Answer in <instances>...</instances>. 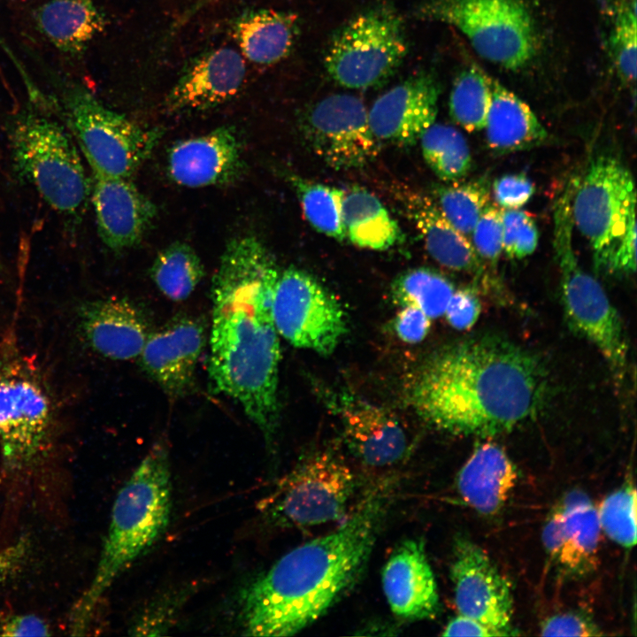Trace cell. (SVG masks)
I'll list each match as a JSON object with an SVG mask.
<instances>
[{"label":"cell","mask_w":637,"mask_h":637,"mask_svg":"<svg viewBox=\"0 0 637 637\" xmlns=\"http://www.w3.org/2000/svg\"><path fill=\"white\" fill-rule=\"evenodd\" d=\"M280 272L253 235L231 239L211 280L208 373L211 388L240 405L269 449L279 424L280 335L272 298Z\"/></svg>","instance_id":"obj_1"},{"label":"cell","mask_w":637,"mask_h":637,"mask_svg":"<svg viewBox=\"0 0 637 637\" xmlns=\"http://www.w3.org/2000/svg\"><path fill=\"white\" fill-rule=\"evenodd\" d=\"M548 394V372L537 356L491 334L434 350L405 385L406 401L418 418L457 435L509 432L537 417Z\"/></svg>","instance_id":"obj_2"},{"label":"cell","mask_w":637,"mask_h":637,"mask_svg":"<svg viewBox=\"0 0 637 637\" xmlns=\"http://www.w3.org/2000/svg\"><path fill=\"white\" fill-rule=\"evenodd\" d=\"M390 499L389 481L375 484L342 526L291 549L244 586L237 600L241 633L290 636L324 616L360 579Z\"/></svg>","instance_id":"obj_3"},{"label":"cell","mask_w":637,"mask_h":637,"mask_svg":"<svg viewBox=\"0 0 637 637\" xmlns=\"http://www.w3.org/2000/svg\"><path fill=\"white\" fill-rule=\"evenodd\" d=\"M171 510L169 453L163 442H156L115 498L94 575L71 611L73 635L85 633L117 578L165 532Z\"/></svg>","instance_id":"obj_4"},{"label":"cell","mask_w":637,"mask_h":637,"mask_svg":"<svg viewBox=\"0 0 637 637\" xmlns=\"http://www.w3.org/2000/svg\"><path fill=\"white\" fill-rule=\"evenodd\" d=\"M8 140L19 177L55 211L77 219L90 200L91 179L62 121L29 104L9 121Z\"/></svg>","instance_id":"obj_5"},{"label":"cell","mask_w":637,"mask_h":637,"mask_svg":"<svg viewBox=\"0 0 637 637\" xmlns=\"http://www.w3.org/2000/svg\"><path fill=\"white\" fill-rule=\"evenodd\" d=\"M58 112L92 176L129 179L150 156L162 136L99 101L77 82L61 85Z\"/></svg>","instance_id":"obj_6"},{"label":"cell","mask_w":637,"mask_h":637,"mask_svg":"<svg viewBox=\"0 0 637 637\" xmlns=\"http://www.w3.org/2000/svg\"><path fill=\"white\" fill-rule=\"evenodd\" d=\"M571 183L554 206L553 246L560 272L563 306L571 327L591 342L618 382L627 368V342L621 318L600 283L579 265L572 248Z\"/></svg>","instance_id":"obj_7"},{"label":"cell","mask_w":637,"mask_h":637,"mask_svg":"<svg viewBox=\"0 0 637 637\" xmlns=\"http://www.w3.org/2000/svg\"><path fill=\"white\" fill-rule=\"evenodd\" d=\"M357 477L334 452L303 455L259 503L262 516L275 526L305 528L342 519L357 490Z\"/></svg>","instance_id":"obj_8"},{"label":"cell","mask_w":637,"mask_h":637,"mask_svg":"<svg viewBox=\"0 0 637 637\" xmlns=\"http://www.w3.org/2000/svg\"><path fill=\"white\" fill-rule=\"evenodd\" d=\"M418 13L456 27L482 58L506 70L524 69L537 56L538 29L524 0H429Z\"/></svg>","instance_id":"obj_9"},{"label":"cell","mask_w":637,"mask_h":637,"mask_svg":"<svg viewBox=\"0 0 637 637\" xmlns=\"http://www.w3.org/2000/svg\"><path fill=\"white\" fill-rule=\"evenodd\" d=\"M50 391L35 363L9 346L0 353V453L4 468L23 470L45 450L53 426Z\"/></svg>","instance_id":"obj_10"},{"label":"cell","mask_w":637,"mask_h":637,"mask_svg":"<svg viewBox=\"0 0 637 637\" xmlns=\"http://www.w3.org/2000/svg\"><path fill=\"white\" fill-rule=\"evenodd\" d=\"M407 51L402 18L391 7L380 5L353 17L338 31L324 64L328 75L340 86L367 89L389 78Z\"/></svg>","instance_id":"obj_11"},{"label":"cell","mask_w":637,"mask_h":637,"mask_svg":"<svg viewBox=\"0 0 637 637\" xmlns=\"http://www.w3.org/2000/svg\"><path fill=\"white\" fill-rule=\"evenodd\" d=\"M631 173L616 157L599 156L588 165L572 199L573 224L588 241L596 270L606 271L614 249L635 219Z\"/></svg>","instance_id":"obj_12"},{"label":"cell","mask_w":637,"mask_h":637,"mask_svg":"<svg viewBox=\"0 0 637 637\" xmlns=\"http://www.w3.org/2000/svg\"><path fill=\"white\" fill-rule=\"evenodd\" d=\"M272 317L279 335L289 344L325 357L347 333L341 303L314 276L295 267L279 274Z\"/></svg>","instance_id":"obj_13"},{"label":"cell","mask_w":637,"mask_h":637,"mask_svg":"<svg viewBox=\"0 0 637 637\" xmlns=\"http://www.w3.org/2000/svg\"><path fill=\"white\" fill-rule=\"evenodd\" d=\"M339 420L349 451L363 464L383 468L403 462L411 451L408 433L389 410L344 388L316 387Z\"/></svg>","instance_id":"obj_14"},{"label":"cell","mask_w":637,"mask_h":637,"mask_svg":"<svg viewBox=\"0 0 637 637\" xmlns=\"http://www.w3.org/2000/svg\"><path fill=\"white\" fill-rule=\"evenodd\" d=\"M303 128L315 154L335 169L362 167L380 150L365 104L350 95H331L316 103Z\"/></svg>","instance_id":"obj_15"},{"label":"cell","mask_w":637,"mask_h":637,"mask_svg":"<svg viewBox=\"0 0 637 637\" xmlns=\"http://www.w3.org/2000/svg\"><path fill=\"white\" fill-rule=\"evenodd\" d=\"M450 578L459 614L489 625L503 636L518 634L512 624L510 581L480 546L463 536L456 539Z\"/></svg>","instance_id":"obj_16"},{"label":"cell","mask_w":637,"mask_h":637,"mask_svg":"<svg viewBox=\"0 0 637 637\" xmlns=\"http://www.w3.org/2000/svg\"><path fill=\"white\" fill-rule=\"evenodd\" d=\"M206 342V328L201 319L178 314L151 330L137 360L167 396L179 399L193 388Z\"/></svg>","instance_id":"obj_17"},{"label":"cell","mask_w":637,"mask_h":637,"mask_svg":"<svg viewBox=\"0 0 637 637\" xmlns=\"http://www.w3.org/2000/svg\"><path fill=\"white\" fill-rule=\"evenodd\" d=\"M600 533L596 507L586 493L572 490L550 510L541 539L547 555L561 573L582 578L598 565Z\"/></svg>","instance_id":"obj_18"},{"label":"cell","mask_w":637,"mask_h":637,"mask_svg":"<svg viewBox=\"0 0 637 637\" xmlns=\"http://www.w3.org/2000/svg\"><path fill=\"white\" fill-rule=\"evenodd\" d=\"M242 151L235 128L220 127L173 144L167 172L175 183L188 188L231 184L244 170Z\"/></svg>","instance_id":"obj_19"},{"label":"cell","mask_w":637,"mask_h":637,"mask_svg":"<svg viewBox=\"0 0 637 637\" xmlns=\"http://www.w3.org/2000/svg\"><path fill=\"white\" fill-rule=\"evenodd\" d=\"M439 96V84L432 74L410 77L373 103L368 112L373 134L399 146L414 144L434 123Z\"/></svg>","instance_id":"obj_20"},{"label":"cell","mask_w":637,"mask_h":637,"mask_svg":"<svg viewBox=\"0 0 637 637\" xmlns=\"http://www.w3.org/2000/svg\"><path fill=\"white\" fill-rule=\"evenodd\" d=\"M242 54L230 47H219L194 58L170 89L165 106L171 112L200 111L233 99L245 81Z\"/></svg>","instance_id":"obj_21"},{"label":"cell","mask_w":637,"mask_h":637,"mask_svg":"<svg viewBox=\"0 0 637 637\" xmlns=\"http://www.w3.org/2000/svg\"><path fill=\"white\" fill-rule=\"evenodd\" d=\"M79 329L87 345L114 361L137 359L153 329L146 312L124 297L85 303L78 312Z\"/></svg>","instance_id":"obj_22"},{"label":"cell","mask_w":637,"mask_h":637,"mask_svg":"<svg viewBox=\"0 0 637 637\" xmlns=\"http://www.w3.org/2000/svg\"><path fill=\"white\" fill-rule=\"evenodd\" d=\"M90 201L99 237L113 251L139 243L157 213L154 203L127 178L93 176Z\"/></svg>","instance_id":"obj_23"},{"label":"cell","mask_w":637,"mask_h":637,"mask_svg":"<svg viewBox=\"0 0 637 637\" xmlns=\"http://www.w3.org/2000/svg\"><path fill=\"white\" fill-rule=\"evenodd\" d=\"M382 586L397 617L414 620L438 615L437 583L421 540L408 539L396 547L383 568Z\"/></svg>","instance_id":"obj_24"},{"label":"cell","mask_w":637,"mask_h":637,"mask_svg":"<svg viewBox=\"0 0 637 637\" xmlns=\"http://www.w3.org/2000/svg\"><path fill=\"white\" fill-rule=\"evenodd\" d=\"M32 27L64 59H81L104 31L106 18L94 0H42L29 12Z\"/></svg>","instance_id":"obj_25"},{"label":"cell","mask_w":637,"mask_h":637,"mask_svg":"<svg viewBox=\"0 0 637 637\" xmlns=\"http://www.w3.org/2000/svg\"><path fill=\"white\" fill-rule=\"evenodd\" d=\"M397 197L436 262L477 276L483 272L481 258L472 243L449 221L432 196L412 189H400Z\"/></svg>","instance_id":"obj_26"},{"label":"cell","mask_w":637,"mask_h":637,"mask_svg":"<svg viewBox=\"0 0 637 637\" xmlns=\"http://www.w3.org/2000/svg\"><path fill=\"white\" fill-rule=\"evenodd\" d=\"M518 480V471L507 453L495 443L475 449L457 477L462 500L484 516L501 511Z\"/></svg>","instance_id":"obj_27"},{"label":"cell","mask_w":637,"mask_h":637,"mask_svg":"<svg viewBox=\"0 0 637 637\" xmlns=\"http://www.w3.org/2000/svg\"><path fill=\"white\" fill-rule=\"evenodd\" d=\"M297 34V16L273 9L246 11L232 26V35L242 55L258 65L276 64L286 58Z\"/></svg>","instance_id":"obj_28"},{"label":"cell","mask_w":637,"mask_h":637,"mask_svg":"<svg viewBox=\"0 0 637 637\" xmlns=\"http://www.w3.org/2000/svg\"><path fill=\"white\" fill-rule=\"evenodd\" d=\"M492 100L484 129L490 149L501 153L542 143L548 133L527 104L491 78Z\"/></svg>","instance_id":"obj_29"},{"label":"cell","mask_w":637,"mask_h":637,"mask_svg":"<svg viewBox=\"0 0 637 637\" xmlns=\"http://www.w3.org/2000/svg\"><path fill=\"white\" fill-rule=\"evenodd\" d=\"M342 214L346 237L357 247L385 250L400 238L399 226L386 207L363 188L344 191Z\"/></svg>","instance_id":"obj_30"},{"label":"cell","mask_w":637,"mask_h":637,"mask_svg":"<svg viewBox=\"0 0 637 637\" xmlns=\"http://www.w3.org/2000/svg\"><path fill=\"white\" fill-rule=\"evenodd\" d=\"M203 276L200 257L183 242H173L161 249L150 268V277L157 288L173 302L188 299Z\"/></svg>","instance_id":"obj_31"},{"label":"cell","mask_w":637,"mask_h":637,"mask_svg":"<svg viewBox=\"0 0 637 637\" xmlns=\"http://www.w3.org/2000/svg\"><path fill=\"white\" fill-rule=\"evenodd\" d=\"M424 159L445 182L462 180L472 168V155L464 135L456 128L434 123L420 137Z\"/></svg>","instance_id":"obj_32"},{"label":"cell","mask_w":637,"mask_h":637,"mask_svg":"<svg viewBox=\"0 0 637 637\" xmlns=\"http://www.w3.org/2000/svg\"><path fill=\"white\" fill-rule=\"evenodd\" d=\"M433 193L443 215L458 231L469 235L489 204L491 183L488 177L480 176L435 186Z\"/></svg>","instance_id":"obj_33"},{"label":"cell","mask_w":637,"mask_h":637,"mask_svg":"<svg viewBox=\"0 0 637 637\" xmlns=\"http://www.w3.org/2000/svg\"><path fill=\"white\" fill-rule=\"evenodd\" d=\"M454 291V286L447 278L428 268L408 270L391 286L395 304L417 307L431 319L444 315Z\"/></svg>","instance_id":"obj_34"},{"label":"cell","mask_w":637,"mask_h":637,"mask_svg":"<svg viewBox=\"0 0 637 637\" xmlns=\"http://www.w3.org/2000/svg\"><path fill=\"white\" fill-rule=\"evenodd\" d=\"M309 223L318 232L343 241L346 238L342 221L344 190L322 183L288 175Z\"/></svg>","instance_id":"obj_35"},{"label":"cell","mask_w":637,"mask_h":637,"mask_svg":"<svg viewBox=\"0 0 637 637\" xmlns=\"http://www.w3.org/2000/svg\"><path fill=\"white\" fill-rule=\"evenodd\" d=\"M492 100L491 78L471 66L456 79L449 95L452 119L468 132L484 129Z\"/></svg>","instance_id":"obj_36"},{"label":"cell","mask_w":637,"mask_h":637,"mask_svg":"<svg viewBox=\"0 0 637 637\" xmlns=\"http://www.w3.org/2000/svg\"><path fill=\"white\" fill-rule=\"evenodd\" d=\"M609 31L610 58L618 78L634 86L637 57L636 0H614Z\"/></svg>","instance_id":"obj_37"},{"label":"cell","mask_w":637,"mask_h":637,"mask_svg":"<svg viewBox=\"0 0 637 637\" xmlns=\"http://www.w3.org/2000/svg\"><path fill=\"white\" fill-rule=\"evenodd\" d=\"M601 531L617 544L636 543V490L628 482L607 495L596 508Z\"/></svg>","instance_id":"obj_38"},{"label":"cell","mask_w":637,"mask_h":637,"mask_svg":"<svg viewBox=\"0 0 637 637\" xmlns=\"http://www.w3.org/2000/svg\"><path fill=\"white\" fill-rule=\"evenodd\" d=\"M503 250L510 258H524L536 249L539 234L536 223L526 211L519 209L502 211Z\"/></svg>","instance_id":"obj_39"},{"label":"cell","mask_w":637,"mask_h":637,"mask_svg":"<svg viewBox=\"0 0 637 637\" xmlns=\"http://www.w3.org/2000/svg\"><path fill=\"white\" fill-rule=\"evenodd\" d=\"M471 234L472 235V245L479 257L490 262H496L503 251L502 210L488 204Z\"/></svg>","instance_id":"obj_40"},{"label":"cell","mask_w":637,"mask_h":637,"mask_svg":"<svg viewBox=\"0 0 637 637\" xmlns=\"http://www.w3.org/2000/svg\"><path fill=\"white\" fill-rule=\"evenodd\" d=\"M543 636H601L595 621L581 612L569 611L553 615L541 625Z\"/></svg>","instance_id":"obj_41"},{"label":"cell","mask_w":637,"mask_h":637,"mask_svg":"<svg viewBox=\"0 0 637 637\" xmlns=\"http://www.w3.org/2000/svg\"><path fill=\"white\" fill-rule=\"evenodd\" d=\"M491 191L496 203L504 210L519 209L533 196L534 186L526 175L512 173L496 179Z\"/></svg>","instance_id":"obj_42"},{"label":"cell","mask_w":637,"mask_h":637,"mask_svg":"<svg viewBox=\"0 0 637 637\" xmlns=\"http://www.w3.org/2000/svg\"><path fill=\"white\" fill-rule=\"evenodd\" d=\"M480 313V302L471 288L455 290L445 310L449 324L457 330L471 328Z\"/></svg>","instance_id":"obj_43"},{"label":"cell","mask_w":637,"mask_h":637,"mask_svg":"<svg viewBox=\"0 0 637 637\" xmlns=\"http://www.w3.org/2000/svg\"><path fill=\"white\" fill-rule=\"evenodd\" d=\"M397 337L407 343H418L427 335L431 318L417 307L402 306L394 319Z\"/></svg>","instance_id":"obj_44"},{"label":"cell","mask_w":637,"mask_h":637,"mask_svg":"<svg viewBox=\"0 0 637 637\" xmlns=\"http://www.w3.org/2000/svg\"><path fill=\"white\" fill-rule=\"evenodd\" d=\"M636 269V219H633L617 243L606 271L615 274H631Z\"/></svg>","instance_id":"obj_45"},{"label":"cell","mask_w":637,"mask_h":637,"mask_svg":"<svg viewBox=\"0 0 637 637\" xmlns=\"http://www.w3.org/2000/svg\"><path fill=\"white\" fill-rule=\"evenodd\" d=\"M49 634L48 625L35 615H13L0 621V636H48Z\"/></svg>","instance_id":"obj_46"},{"label":"cell","mask_w":637,"mask_h":637,"mask_svg":"<svg viewBox=\"0 0 637 637\" xmlns=\"http://www.w3.org/2000/svg\"><path fill=\"white\" fill-rule=\"evenodd\" d=\"M443 636H503L489 625L472 618L459 614L452 618L441 633Z\"/></svg>","instance_id":"obj_47"},{"label":"cell","mask_w":637,"mask_h":637,"mask_svg":"<svg viewBox=\"0 0 637 637\" xmlns=\"http://www.w3.org/2000/svg\"><path fill=\"white\" fill-rule=\"evenodd\" d=\"M25 555V544L19 542L0 549V581L6 579L19 566Z\"/></svg>","instance_id":"obj_48"},{"label":"cell","mask_w":637,"mask_h":637,"mask_svg":"<svg viewBox=\"0 0 637 637\" xmlns=\"http://www.w3.org/2000/svg\"><path fill=\"white\" fill-rule=\"evenodd\" d=\"M219 0H195L193 4L181 14L184 20H189L197 12L204 9L208 5L214 4Z\"/></svg>","instance_id":"obj_49"}]
</instances>
